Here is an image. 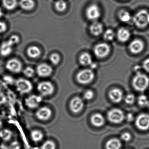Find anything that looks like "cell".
Segmentation results:
<instances>
[{"label":"cell","mask_w":149,"mask_h":149,"mask_svg":"<svg viewBox=\"0 0 149 149\" xmlns=\"http://www.w3.org/2000/svg\"><path fill=\"white\" fill-rule=\"evenodd\" d=\"M132 85L136 91L140 92H144L148 87L149 78L145 74L137 72L133 78Z\"/></svg>","instance_id":"obj_1"},{"label":"cell","mask_w":149,"mask_h":149,"mask_svg":"<svg viewBox=\"0 0 149 149\" xmlns=\"http://www.w3.org/2000/svg\"><path fill=\"white\" fill-rule=\"evenodd\" d=\"M133 21L136 27L144 28L149 24V13L145 10H141L135 15Z\"/></svg>","instance_id":"obj_2"},{"label":"cell","mask_w":149,"mask_h":149,"mask_svg":"<svg viewBox=\"0 0 149 149\" xmlns=\"http://www.w3.org/2000/svg\"><path fill=\"white\" fill-rule=\"evenodd\" d=\"M94 73L90 69H84L80 71L77 75V80L82 85H87L94 78Z\"/></svg>","instance_id":"obj_3"},{"label":"cell","mask_w":149,"mask_h":149,"mask_svg":"<svg viewBox=\"0 0 149 149\" xmlns=\"http://www.w3.org/2000/svg\"><path fill=\"white\" fill-rule=\"evenodd\" d=\"M5 68L8 71L14 73H18L22 70V62L16 58H12L7 60Z\"/></svg>","instance_id":"obj_4"},{"label":"cell","mask_w":149,"mask_h":149,"mask_svg":"<svg viewBox=\"0 0 149 149\" xmlns=\"http://www.w3.org/2000/svg\"><path fill=\"white\" fill-rule=\"evenodd\" d=\"M108 119L109 120L114 124H120L121 123L125 118L124 113L119 108L111 109L108 113Z\"/></svg>","instance_id":"obj_5"},{"label":"cell","mask_w":149,"mask_h":149,"mask_svg":"<svg viewBox=\"0 0 149 149\" xmlns=\"http://www.w3.org/2000/svg\"><path fill=\"white\" fill-rule=\"evenodd\" d=\"M15 85L17 91L22 94L29 93L31 92L33 88L31 82L23 78H20L16 80Z\"/></svg>","instance_id":"obj_6"},{"label":"cell","mask_w":149,"mask_h":149,"mask_svg":"<svg viewBox=\"0 0 149 149\" xmlns=\"http://www.w3.org/2000/svg\"><path fill=\"white\" fill-rule=\"evenodd\" d=\"M110 51V46L106 43H101L95 45L94 52L95 56L99 58L106 57Z\"/></svg>","instance_id":"obj_7"},{"label":"cell","mask_w":149,"mask_h":149,"mask_svg":"<svg viewBox=\"0 0 149 149\" xmlns=\"http://www.w3.org/2000/svg\"><path fill=\"white\" fill-rule=\"evenodd\" d=\"M135 125L136 127L142 131L149 129V115L141 114L136 118Z\"/></svg>","instance_id":"obj_8"},{"label":"cell","mask_w":149,"mask_h":149,"mask_svg":"<svg viewBox=\"0 0 149 149\" xmlns=\"http://www.w3.org/2000/svg\"><path fill=\"white\" fill-rule=\"evenodd\" d=\"M38 90L43 96H49L54 92V87L51 82L43 81L38 86Z\"/></svg>","instance_id":"obj_9"},{"label":"cell","mask_w":149,"mask_h":149,"mask_svg":"<svg viewBox=\"0 0 149 149\" xmlns=\"http://www.w3.org/2000/svg\"><path fill=\"white\" fill-rule=\"evenodd\" d=\"M86 15L89 20L95 21L100 17V10L96 4H91L87 9Z\"/></svg>","instance_id":"obj_10"},{"label":"cell","mask_w":149,"mask_h":149,"mask_svg":"<svg viewBox=\"0 0 149 149\" xmlns=\"http://www.w3.org/2000/svg\"><path fill=\"white\" fill-rule=\"evenodd\" d=\"M84 107V102L82 99L79 97H75L72 99L70 103L71 110L74 113L80 112Z\"/></svg>","instance_id":"obj_11"},{"label":"cell","mask_w":149,"mask_h":149,"mask_svg":"<svg viewBox=\"0 0 149 149\" xmlns=\"http://www.w3.org/2000/svg\"><path fill=\"white\" fill-rule=\"evenodd\" d=\"M42 101V98L41 96L31 95L25 99V103L28 108L33 109L38 107Z\"/></svg>","instance_id":"obj_12"},{"label":"cell","mask_w":149,"mask_h":149,"mask_svg":"<svg viewBox=\"0 0 149 149\" xmlns=\"http://www.w3.org/2000/svg\"><path fill=\"white\" fill-rule=\"evenodd\" d=\"M144 44L143 42L139 39H135L131 42L129 48L130 50L133 54H139L143 50Z\"/></svg>","instance_id":"obj_13"},{"label":"cell","mask_w":149,"mask_h":149,"mask_svg":"<svg viewBox=\"0 0 149 149\" xmlns=\"http://www.w3.org/2000/svg\"><path fill=\"white\" fill-rule=\"evenodd\" d=\"M52 111L47 107H43L39 108L36 113L38 119L41 121H47L52 115Z\"/></svg>","instance_id":"obj_14"},{"label":"cell","mask_w":149,"mask_h":149,"mask_svg":"<svg viewBox=\"0 0 149 149\" xmlns=\"http://www.w3.org/2000/svg\"><path fill=\"white\" fill-rule=\"evenodd\" d=\"M36 71L40 77H47L52 73V69L49 65L42 64L37 66Z\"/></svg>","instance_id":"obj_15"},{"label":"cell","mask_w":149,"mask_h":149,"mask_svg":"<svg viewBox=\"0 0 149 149\" xmlns=\"http://www.w3.org/2000/svg\"><path fill=\"white\" fill-rule=\"evenodd\" d=\"M109 98L114 103H118L121 101L123 98V93L121 90L118 88H114L109 92Z\"/></svg>","instance_id":"obj_16"},{"label":"cell","mask_w":149,"mask_h":149,"mask_svg":"<svg viewBox=\"0 0 149 149\" xmlns=\"http://www.w3.org/2000/svg\"><path fill=\"white\" fill-rule=\"evenodd\" d=\"M130 31L125 28H121L119 29L117 33V38L119 41L125 43L128 41L130 38Z\"/></svg>","instance_id":"obj_17"},{"label":"cell","mask_w":149,"mask_h":149,"mask_svg":"<svg viewBox=\"0 0 149 149\" xmlns=\"http://www.w3.org/2000/svg\"><path fill=\"white\" fill-rule=\"evenodd\" d=\"M91 122L95 127H100L104 125L105 119L101 114L95 113L91 117Z\"/></svg>","instance_id":"obj_18"},{"label":"cell","mask_w":149,"mask_h":149,"mask_svg":"<svg viewBox=\"0 0 149 149\" xmlns=\"http://www.w3.org/2000/svg\"><path fill=\"white\" fill-rule=\"evenodd\" d=\"M13 50V46L8 42L5 41L1 44L0 47V53L1 56L6 57L9 56Z\"/></svg>","instance_id":"obj_19"},{"label":"cell","mask_w":149,"mask_h":149,"mask_svg":"<svg viewBox=\"0 0 149 149\" xmlns=\"http://www.w3.org/2000/svg\"><path fill=\"white\" fill-rule=\"evenodd\" d=\"M103 30L102 24L99 22H94L90 27V32L95 36H98L101 34Z\"/></svg>","instance_id":"obj_20"},{"label":"cell","mask_w":149,"mask_h":149,"mask_svg":"<svg viewBox=\"0 0 149 149\" xmlns=\"http://www.w3.org/2000/svg\"><path fill=\"white\" fill-rule=\"evenodd\" d=\"M1 2L3 8L8 11L15 9L18 4L17 0H2Z\"/></svg>","instance_id":"obj_21"},{"label":"cell","mask_w":149,"mask_h":149,"mask_svg":"<svg viewBox=\"0 0 149 149\" xmlns=\"http://www.w3.org/2000/svg\"><path fill=\"white\" fill-rule=\"evenodd\" d=\"M18 5L22 9L24 10H30L34 8L35 3L33 0H20Z\"/></svg>","instance_id":"obj_22"},{"label":"cell","mask_w":149,"mask_h":149,"mask_svg":"<svg viewBox=\"0 0 149 149\" xmlns=\"http://www.w3.org/2000/svg\"><path fill=\"white\" fill-rule=\"evenodd\" d=\"M121 147V142L117 138L110 139L106 144V149H120Z\"/></svg>","instance_id":"obj_23"},{"label":"cell","mask_w":149,"mask_h":149,"mask_svg":"<svg viewBox=\"0 0 149 149\" xmlns=\"http://www.w3.org/2000/svg\"><path fill=\"white\" fill-rule=\"evenodd\" d=\"M27 54L31 58H36L41 54V50L37 46H30L27 49Z\"/></svg>","instance_id":"obj_24"},{"label":"cell","mask_w":149,"mask_h":149,"mask_svg":"<svg viewBox=\"0 0 149 149\" xmlns=\"http://www.w3.org/2000/svg\"><path fill=\"white\" fill-rule=\"evenodd\" d=\"M80 64L83 66H90L93 63L92 57L87 52L82 53L79 58Z\"/></svg>","instance_id":"obj_25"},{"label":"cell","mask_w":149,"mask_h":149,"mask_svg":"<svg viewBox=\"0 0 149 149\" xmlns=\"http://www.w3.org/2000/svg\"><path fill=\"white\" fill-rule=\"evenodd\" d=\"M120 20L123 22H127L131 19V16L128 11L126 10H121L119 14Z\"/></svg>","instance_id":"obj_26"},{"label":"cell","mask_w":149,"mask_h":149,"mask_svg":"<svg viewBox=\"0 0 149 149\" xmlns=\"http://www.w3.org/2000/svg\"><path fill=\"white\" fill-rule=\"evenodd\" d=\"M31 138L35 142H38L42 140L43 134L41 131L38 130H33L31 132Z\"/></svg>","instance_id":"obj_27"},{"label":"cell","mask_w":149,"mask_h":149,"mask_svg":"<svg viewBox=\"0 0 149 149\" xmlns=\"http://www.w3.org/2000/svg\"><path fill=\"white\" fill-rule=\"evenodd\" d=\"M12 135V132L9 129H5L0 131V138L5 141H9Z\"/></svg>","instance_id":"obj_28"},{"label":"cell","mask_w":149,"mask_h":149,"mask_svg":"<svg viewBox=\"0 0 149 149\" xmlns=\"http://www.w3.org/2000/svg\"><path fill=\"white\" fill-rule=\"evenodd\" d=\"M55 8L58 11L63 12L66 10L67 4L64 0H58L55 3Z\"/></svg>","instance_id":"obj_29"},{"label":"cell","mask_w":149,"mask_h":149,"mask_svg":"<svg viewBox=\"0 0 149 149\" xmlns=\"http://www.w3.org/2000/svg\"><path fill=\"white\" fill-rule=\"evenodd\" d=\"M138 104L141 107H145L149 105L148 97L145 95H141L138 99Z\"/></svg>","instance_id":"obj_30"},{"label":"cell","mask_w":149,"mask_h":149,"mask_svg":"<svg viewBox=\"0 0 149 149\" xmlns=\"http://www.w3.org/2000/svg\"><path fill=\"white\" fill-rule=\"evenodd\" d=\"M115 36V32L113 30L110 29L107 30L103 34V38L104 39L108 41H112L114 38Z\"/></svg>","instance_id":"obj_31"},{"label":"cell","mask_w":149,"mask_h":149,"mask_svg":"<svg viewBox=\"0 0 149 149\" xmlns=\"http://www.w3.org/2000/svg\"><path fill=\"white\" fill-rule=\"evenodd\" d=\"M41 149H56V144L52 141H47L42 145Z\"/></svg>","instance_id":"obj_32"},{"label":"cell","mask_w":149,"mask_h":149,"mask_svg":"<svg viewBox=\"0 0 149 149\" xmlns=\"http://www.w3.org/2000/svg\"><path fill=\"white\" fill-rule=\"evenodd\" d=\"M8 41L13 46L19 43L20 41V38L17 35H13L10 36Z\"/></svg>","instance_id":"obj_33"},{"label":"cell","mask_w":149,"mask_h":149,"mask_svg":"<svg viewBox=\"0 0 149 149\" xmlns=\"http://www.w3.org/2000/svg\"><path fill=\"white\" fill-rule=\"evenodd\" d=\"M23 73L27 78H31L35 74V71L32 67L28 66L24 70Z\"/></svg>","instance_id":"obj_34"},{"label":"cell","mask_w":149,"mask_h":149,"mask_svg":"<svg viewBox=\"0 0 149 149\" xmlns=\"http://www.w3.org/2000/svg\"><path fill=\"white\" fill-rule=\"evenodd\" d=\"M50 60L52 64L57 65L59 63L60 60V57L58 54L53 53L52 54L50 57Z\"/></svg>","instance_id":"obj_35"},{"label":"cell","mask_w":149,"mask_h":149,"mask_svg":"<svg viewBox=\"0 0 149 149\" xmlns=\"http://www.w3.org/2000/svg\"><path fill=\"white\" fill-rule=\"evenodd\" d=\"M135 101V97L132 94H128L125 98V101L128 105H132Z\"/></svg>","instance_id":"obj_36"},{"label":"cell","mask_w":149,"mask_h":149,"mask_svg":"<svg viewBox=\"0 0 149 149\" xmlns=\"http://www.w3.org/2000/svg\"><path fill=\"white\" fill-rule=\"evenodd\" d=\"M94 92L91 90H88L85 92L84 94V97L85 99L87 100H90L94 97Z\"/></svg>","instance_id":"obj_37"},{"label":"cell","mask_w":149,"mask_h":149,"mask_svg":"<svg viewBox=\"0 0 149 149\" xmlns=\"http://www.w3.org/2000/svg\"><path fill=\"white\" fill-rule=\"evenodd\" d=\"M131 138H132V136H131V134L128 132H125L121 136V138L122 140L126 142L130 141L131 140Z\"/></svg>","instance_id":"obj_38"},{"label":"cell","mask_w":149,"mask_h":149,"mask_svg":"<svg viewBox=\"0 0 149 149\" xmlns=\"http://www.w3.org/2000/svg\"><path fill=\"white\" fill-rule=\"evenodd\" d=\"M8 29V25L5 22L0 21V33L5 32Z\"/></svg>","instance_id":"obj_39"},{"label":"cell","mask_w":149,"mask_h":149,"mask_svg":"<svg viewBox=\"0 0 149 149\" xmlns=\"http://www.w3.org/2000/svg\"><path fill=\"white\" fill-rule=\"evenodd\" d=\"M21 146L17 141H13L10 146V149H20Z\"/></svg>","instance_id":"obj_40"},{"label":"cell","mask_w":149,"mask_h":149,"mask_svg":"<svg viewBox=\"0 0 149 149\" xmlns=\"http://www.w3.org/2000/svg\"><path fill=\"white\" fill-rule=\"evenodd\" d=\"M143 69L149 73V58L145 59L143 61Z\"/></svg>","instance_id":"obj_41"},{"label":"cell","mask_w":149,"mask_h":149,"mask_svg":"<svg viewBox=\"0 0 149 149\" xmlns=\"http://www.w3.org/2000/svg\"><path fill=\"white\" fill-rule=\"evenodd\" d=\"M134 115L132 114L129 113L127 115V120L128 122H132L134 120Z\"/></svg>","instance_id":"obj_42"},{"label":"cell","mask_w":149,"mask_h":149,"mask_svg":"<svg viewBox=\"0 0 149 149\" xmlns=\"http://www.w3.org/2000/svg\"><path fill=\"white\" fill-rule=\"evenodd\" d=\"M0 149H8V147L4 144H1L0 145Z\"/></svg>","instance_id":"obj_43"},{"label":"cell","mask_w":149,"mask_h":149,"mask_svg":"<svg viewBox=\"0 0 149 149\" xmlns=\"http://www.w3.org/2000/svg\"><path fill=\"white\" fill-rule=\"evenodd\" d=\"M3 15V11L2 9L0 8V18L2 17Z\"/></svg>","instance_id":"obj_44"}]
</instances>
